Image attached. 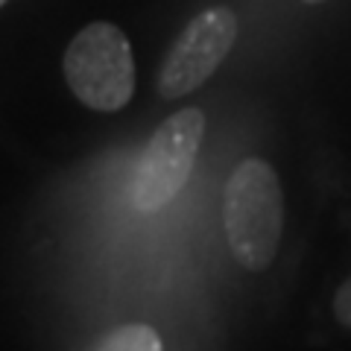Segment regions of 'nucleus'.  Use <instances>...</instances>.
I'll return each instance as SVG.
<instances>
[{
	"instance_id": "obj_4",
	"label": "nucleus",
	"mask_w": 351,
	"mask_h": 351,
	"mask_svg": "<svg viewBox=\"0 0 351 351\" xmlns=\"http://www.w3.org/2000/svg\"><path fill=\"white\" fill-rule=\"evenodd\" d=\"M234 38H237V18L232 9L214 6L199 12L182 29V36L176 38L170 53L164 56L158 73L161 97L179 100V97L196 91L223 64Z\"/></svg>"
},
{
	"instance_id": "obj_5",
	"label": "nucleus",
	"mask_w": 351,
	"mask_h": 351,
	"mask_svg": "<svg viewBox=\"0 0 351 351\" xmlns=\"http://www.w3.org/2000/svg\"><path fill=\"white\" fill-rule=\"evenodd\" d=\"M100 351H158L161 339L152 331L149 325L132 322V325H120L112 334H106L100 339Z\"/></svg>"
},
{
	"instance_id": "obj_1",
	"label": "nucleus",
	"mask_w": 351,
	"mask_h": 351,
	"mask_svg": "<svg viewBox=\"0 0 351 351\" xmlns=\"http://www.w3.org/2000/svg\"><path fill=\"white\" fill-rule=\"evenodd\" d=\"M223 219L240 267L261 272L276 261L284 232V193L267 161L246 158L234 167L226 182Z\"/></svg>"
},
{
	"instance_id": "obj_3",
	"label": "nucleus",
	"mask_w": 351,
	"mask_h": 351,
	"mask_svg": "<svg viewBox=\"0 0 351 351\" xmlns=\"http://www.w3.org/2000/svg\"><path fill=\"white\" fill-rule=\"evenodd\" d=\"M202 132L205 114L199 108H182L152 132L132 173V205L138 211H161L179 196L199 156Z\"/></svg>"
},
{
	"instance_id": "obj_6",
	"label": "nucleus",
	"mask_w": 351,
	"mask_h": 351,
	"mask_svg": "<svg viewBox=\"0 0 351 351\" xmlns=\"http://www.w3.org/2000/svg\"><path fill=\"white\" fill-rule=\"evenodd\" d=\"M334 313L339 322L351 328V276H348V281H343V287L334 295Z\"/></svg>"
},
{
	"instance_id": "obj_2",
	"label": "nucleus",
	"mask_w": 351,
	"mask_h": 351,
	"mask_svg": "<svg viewBox=\"0 0 351 351\" xmlns=\"http://www.w3.org/2000/svg\"><path fill=\"white\" fill-rule=\"evenodd\" d=\"M64 76L82 106L97 112L123 108L135 94V62L129 38L106 21L88 24L68 44Z\"/></svg>"
},
{
	"instance_id": "obj_8",
	"label": "nucleus",
	"mask_w": 351,
	"mask_h": 351,
	"mask_svg": "<svg viewBox=\"0 0 351 351\" xmlns=\"http://www.w3.org/2000/svg\"><path fill=\"white\" fill-rule=\"evenodd\" d=\"M3 3H6V0H0V6H3Z\"/></svg>"
},
{
	"instance_id": "obj_7",
	"label": "nucleus",
	"mask_w": 351,
	"mask_h": 351,
	"mask_svg": "<svg viewBox=\"0 0 351 351\" xmlns=\"http://www.w3.org/2000/svg\"><path fill=\"white\" fill-rule=\"evenodd\" d=\"M302 3H325V0H302Z\"/></svg>"
}]
</instances>
